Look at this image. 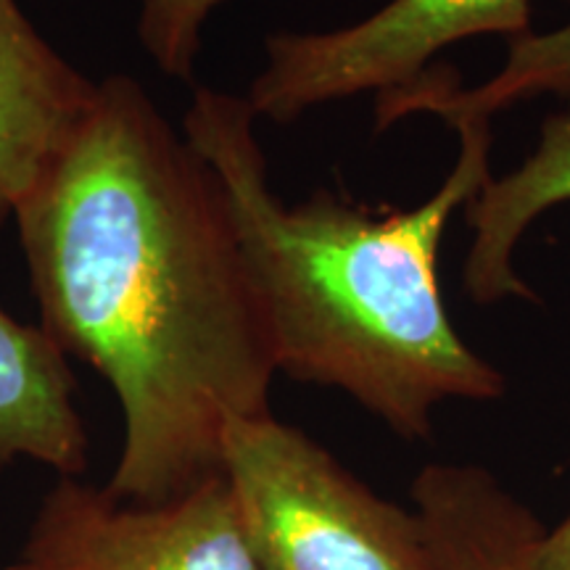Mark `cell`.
Listing matches in <instances>:
<instances>
[{"label":"cell","instance_id":"obj_1","mask_svg":"<svg viewBox=\"0 0 570 570\" xmlns=\"http://www.w3.org/2000/svg\"><path fill=\"white\" fill-rule=\"evenodd\" d=\"M13 219L42 331L122 410L106 497L164 504L223 475L227 428L273 415L277 365L209 164L114 75Z\"/></svg>","mask_w":570,"mask_h":570},{"label":"cell","instance_id":"obj_2","mask_svg":"<svg viewBox=\"0 0 570 570\" xmlns=\"http://www.w3.org/2000/svg\"><path fill=\"white\" fill-rule=\"evenodd\" d=\"M460 159L428 202L370 217L320 190L273 194L246 98L198 88L183 135L217 175L277 373L338 389L407 441L431 439L444 402H491L504 375L454 331L436 262L449 217L491 180L489 117L452 114Z\"/></svg>","mask_w":570,"mask_h":570},{"label":"cell","instance_id":"obj_3","mask_svg":"<svg viewBox=\"0 0 570 570\" xmlns=\"http://www.w3.org/2000/svg\"><path fill=\"white\" fill-rule=\"evenodd\" d=\"M223 473L262 570H433L415 510L273 415L227 428Z\"/></svg>","mask_w":570,"mask_h":570},{"label":"cell","instance_id":"obj_4","mask_svg":"<svg viewBox=\"0 0 570 570\" xmlns=\"http://www.w3.org/2000/svg\"><path fill=\"white\" fill-rule=\"evenodd\" d=\"M479 35H531V0H391L341 30L269 35L246 101L256 117L288 125L356 92L407 88L439 51Z\"/></svg>","mask_w":570,"mask_h":570},{"label":"cell","instance_id":"obj_5","mask_svg":"<svg viewBox=\"0 0 570 570\" xmlns=\"http://www.w3.org/2000/svg\"><path fill=\"white\" fill-rule=\"evenodd\" d=\"M24 560L48 570H262L225 473L164 504H122L61 479L42 499Z\"/></svg>","mask_w":570,"mask_h":570},{"label":"cell","instance_id":"obj_6","mask_svg":"<svg viewBox=\"0 0 570 570\" xmlns=\"http://www.w3.org/2000/svg\"><path fill=\"white\" fill-rule=\"evenodd\" d=\"M96 96L24 17L17 0H0V227L67 142Z\"/></svg>","mask_w":570,"mask_h":570},{"label":"cell","instance_id":"obj_7","mask_svg":"<svg viewBox=\"0 0 570 570\" xmlns=\"http://www.w3.org/2000/svg\"><path fill=\"white\" fill-rule=\"evenodd\" d=\"M17 460L77 479L88 468V431L67 354L42 325L19 323L0 306V475Z\"/></svg>","mask_w":570,"mask_h":570},{"label":"cell","instance_id":"obj_8","mask_svg":"<svg viewBox=\"0 0 570 570\" xmlns=\"http://www.w3.org/2000/svg\"><path fill=\"white\" fill-rule=\"evenodd\" d=\"M412 502L433 570H537L544 529L489 470L428 465Z\"/></svg>","mask_w":570,"mask_h":570},{"label":"cell","instance_id":"obj_9","mask_svg":"<svg viewBox=\"0 0 570 570\" xmlns=\"http://www.w3.org/2000/svg\"><path fill=\"white\" fill-rule=\"evenodd\" d=\"M570 202V111L547 117L539 148L515 173L489 180L468 206L475 230L465 262V288L481 304L531 296L512 267L520 235L541 212Z\"/></svg>","mask_w":570,"mask_h":570},{"label":"cell","instance_id":"obj_10","mask_svg":"<svg viewBox=\"0 0 570 570\" xmlns=\"http://www.w3.org/2000/svg\"><path fill=\"white\" fill-rule=\"evenodd\" d=\"M547 90L570 92V24L547 35L531 32L510 40L504 69L481 88L460 92L452 69H449V77H439V69L425 71L407 88L381 96L377 127H386L404 114L415 111H431L444 119L452 114L491 117L504 106Z\"/></svg>","mask_w":570,"mask_h":570},{"label":"cell","instance_id":"obj_11","mask_svg":"<svg viewBox=\"0 0 570 570\" xmlns=\"http://www.w3.org/2000/svg\"><path fill=\"white\" fill-rule=\"evenodd\" d=\"M225 0H140L138 40L156 69L173 80H194L206 21Z\"/></svg>","mask_w":570,"mask_h":570},{"label":"cell","instance_id":"obj_12","mask_svg":"<svg viewBox=\"0 0 570 570\" xmlns=\"http://www.w3.org/2000/svg\"><path fill=\"white\" fill-rule=\"evenodd\" d=\"M537 570H570V515L558 529L541 533Z\"/></svg>","mask_w":570,"mask_h":570},{"label":"cell","instance_id":"obj_13","mask_svg":"<svg viewBox=\"0 0 570 570\" xmlns=\"http://www.w3.org/2000/svg\"><path fill=\"white\" fill-rule=\"evenodd\" d=\"M3 570H48V568H42V566H35V562H30V560H24L21 558L17 566H9V568H3Z\"/></svg>","mask_w":570,"mask_h":570}]
</instances>
